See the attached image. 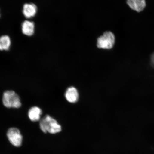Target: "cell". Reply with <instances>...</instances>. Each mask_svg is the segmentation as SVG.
Returning <instances> with one entry per match:
<instances>
[{
  "label": "cell",
  "mask_w": 154,
  "mask_h": 154,
  "mask_svg": "<svg viewBox=\"0 0 154 154\" xmlns=\"http://www.w3.org/2000/svg\"><path fill=\"white\" fill-rule=\"evenodd\" d=\"M40 129L44 133L52 134L59 133L62 131V127L56 120L49 115H46L40 120Z\"/></svg>",
  "instance_id": "cell-1"
},
{
  "label": "cell",
  "mask_w": 154,
  "mask_h": 154,
  "mask_svg": "<svg viewBox=\"0 0 154 154\" xmlns=\"http://www.w3.org/2000/svg\"><path fill=\"white\" fill-rule=\"evenodd\" d=\"M2 101L5 106L8 108L18 109L22 106L20 97L12 90H7L4 92Z\"/></svg>",
  "instance_id": "cell-2"
},
{
  "label": "cell",
  "mask_w": 154,
  "mask_h": 154,
  "mask_svg": "<svg viewBox=\"0 0 154 154\" xmlns=\"http://www.w3.org/2000/svg\"><path fill=\"white\" fill-rule=\"evenodd\" d=\"M115 40V36L112 32H106L98 38L97 47L104 49H111L114 45Z\"/></svg>",
  "instance_id": "cell-3"
},
{
  "label": "cell",
  "mask_w": 154,
  "mask_h": 154,
  "mask_svg": "<svg viewBox=\"0 0 154 154\" xmlns=\"http://www.w3.org/2000/svg\"><path fill=\"white\" fill-rule=\"evenodd\" d=\"M7 137L9 142L15 147H18L22 145L23 136L18 128H10L7 132Z\"/></svg>",
  "instance_id": "cell-4"
},
{
  "label": "cell",
  "mask_w": 154,
  "mask_h": 154,
  "mask_svg": "<svg viewBox=\"0 0 154 154\" xmlns=\"http://www.w3.org/2000/svg\"><path fill=\"white\" fill-rule=\"evenodd\" d=\"M79 96L78 89L73 86L67 88L65 93V97L66 100L72 104L76 103L79 100Z\"/></svg>",
  "instance_id": "cell-5"
},
{
  "label": "cell",
  "mask_w": 154,
  "mask_h": 154,
  "mask_svg": "<svg viewBox=\"0 0 154 154\" xmlns=\"http://www.w3.org/2000/svg\"><path fill=\"white\" fill-rule=\"evenodd\" d=\"M37 11V7L33 3H26L23 7V14L26 18H30L34 17Z\"/></svg>",
  "instance_id": "cell-6"
},
{
  "label": "cell",
  "mask_w": 154,
  "mask_h": 154,
  "mask_svg": "<svg viewBox=\"0 0 154 154\" xmlns=\"http://www.w3.org/2000/svg\"><path fill=\"white\" fill-rule=\"evenodd\" d=\"M22 30L25 35L31 36L33 35L35 31V24L33 22L25 20L22 23Z\"/></svg>",
  "instance_id": "cell-7"
},
{
  "label": "cell",
  "mask_w": 154,
  "mask_h": 154,
  "mask_svg": "<svg viewBox=\"0 0 154 154\" xmlns=\"http://www.w3.org/2000/svg\"><path fill=\"white\" fill-rule=\"evenodd\" d=\"M127 3L131 8L137 12L143 11L146 6L144 0H128Z\"/></svg>",
  "instance_id": "cell-8"
},
{
  "label": "cell",
  "mask_w": 154,
  "mask_h": 154,
  "mask_svg": "<svg viewBox=\"0 0 154 154\" xmlns=\"http://www.w3.org/2000/svg\"><path fill=\"white\" fill-rule=\"evenodd\" d=\"M42 109L37 106L32 107L28 111V117L30 120L33 122H36L40 120L42 115Z\"/></svg>",
  "instance_id": "cell-9"
},
{
  "label": "cell",
  "mask_w": 154,
  "mask_h": 154,
  "mask_svg": "<svg viewBox=\"0 0 154 154\" xmlns=\"http://www.w3.org/2000/svg\"><path fill=\"white\" fill-rule=\"evenodd\" d=\"M11 41L10 38L7 35L0 37V50L7 51L11 47Z\"/></svg>",
  "instance_id": "cell-10"
},
{
  "label": "cell",
  "mask_w": 154,
  "mask_h": 154,
  "mask_svg": "<svg viewBox=\"0 0 154 154\" xmlns=\"http://www.w3.org/2000/svg\"><path fill=\"white\" fill-rule=\"evenodd\" d=\"M151 65L154 68V52L152 54L151 57Z\"/></svg>",
  "instance_id": "cell-11"
},
{
  "label": "cell",
  "mask_w": 154,
  "mask_h": 154,
  "mask_svg": "<svg viewBox=\"0 0 154 154\" xmlns=\"http://www.w3.org/2000/svg\"><path fill=\"white\" fill-rule=\"evenodd\" d=\"M0 17H1V14H0Z\"/></svg>",
  "instance_id": "cell-12"
}]
</instances>
